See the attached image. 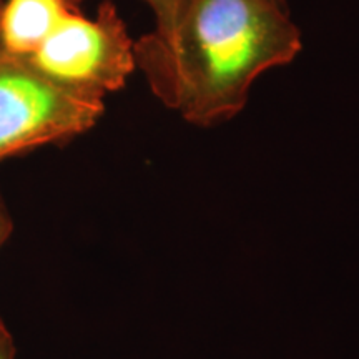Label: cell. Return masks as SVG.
Instances as JSON below:
<instances>
[{"instance_id":"obj_1","label":"cell","mask_w":359,"mask_h":359,"mask_svg":"<svg viewBox=\"0 0 359 359\" xmlns=\"http://www.w3.org/2000/svg\"><path fill=\"white\" fill-rule=\"evenodd\" d=\"M302 50V30L275 0H180L168 34L135 40V64L167 109L215 127L245 109L263 74Z\"/></svg>"},{"instance_id":"obj_2","label":"cell","mask_w":359,"mask_h":359,"mask_svg":"<svg viewBox=\"0 0 359 359\" xmlns=\"http://www.w3.org/2000/svg\"><path fill=\"white\" fill-rule=\"evenodd\" d=\"M105 100L40 72L29 57L0 47V161L70 142L97 125Z\"/></svg>"},{"instance_id":"obj_3","label":"cell","mask_w":359,"mask_h":359,"mask_svg":"<svg viewBox=\"0 0 359 359\" xmlns=\"http://www.w3.org/2000/svg\"><path fill=\"white\" fill-rule=\"evenodd\" d=\"M29 58L57 83L98 100L123 88L137 69L135 40L110 0L95 17H69Z\"/></svg>"},{"instance_id":"obj_4","label":"cell","mask_w":359,"mask_h":359,"mask_svg":"<svg viewBox=\"0 0 359 359\" xmlns=\"http://www.w3.org/2000/svg\"><path fill=\"white\" fill-rule=\"evenodd\" d=\"M82 0H6L0 13V47L30 57L72 15Z\"/></svg>"},{"instance_id":"obj_5","label":"cell","mask_w":359,"mask_h":359,"mask_svg":"<svg viewBox=\"0 0 359 359\" xmlns=\"http://www.w3.org/2000/svg\"><path fill=\"white\" fill-rule=\"evenodd\" d=\"M147 7L154 12L155 17V29L156 34H168L172 29L175 13H177L180 0H143Z\"/></svg>"},{"instance_id":"obj_6","label":"cell","mask_w":359,"mask_h":359,"mask_svg":"<svg viewBox=\"0 0 359 359\" xmlns=\"http://www.w3.org/2000/svg\"><path fill=\"white\" fill-rule=\"evenodd\" d=\"M15 341H13V336L6 321L0 316V359H15Z\"/></svg>"},{"instance_id":"obj_7","label":"cell","mask_w":359,"mask_h":359,"mask_svg":"<svg viewBox=\"0 0 359 359\" xmlns=\"http://www.w3.org/2000/svg\"><path fill=\"white\" fill-rule=\"evenodd\" d=\"M12 231H13L12 215L8 212L7 203L2 198V193H0V250H2L4 245L8 241Z\"/></svg>"},{"instance_id":"obj_8","label":"cell","mask_w":359,"mask_h":359,"mask_svg":"<svg viewBox=\"0 0 359 359\" xmlns=\"http://www.w3.org/2000/svg\"><path fill=\"white\" fill-rule=\"evenodd\" d=\"M275 2L283 4V6H288V2H286V0H275Z\"/></svg>"},{"instance_id":"obj_9","label":"cell","mask_w":359,"mask_h":359,"mask_svg":"<svg viewBox=\"0 0 359 359\" xmlns=\"http://www.w3.org/2000/svg\"><path fill=\"white\" fill-rule=\"evenodd\" d=\"M4 4H6V0H0V13H2V7H4Z\"/></svg>"}]
</instances>
